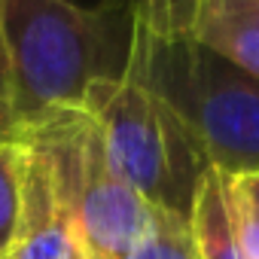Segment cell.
I'll return each instance as SVG.
<instances>
[{"instance_id": "obj_4", "label": "cell", "mask_w": 259, "mask_h": 259, "mask_svg": "<svg viewBox=\"0 0 259 259\" xmlns=\"http://www.w3.org/2000/svg\"><path fill=\"white\" fill-rule=\"evenodd\" d=\"M82 110L101 125L113 162L135 192L150 207L189 220L210 162L171 107L125 73V79L95 82Z\"/></svg>"}, {"instance_id": "obj_12", "label": "cell", "mask_w": 259, "mask_h": 259, "mask_svg": "<svg viewBox=\"0 0 259 259\" xmlns=\"http://www.w3.org/2000/svg\"><path fill=\"white\" fill-rule=\"evenodd\" d=\"M244 192H247V198L259 207V171H250V174H229Z\"/></svg>"}, {"instance_id": "obj_10", "label": "cell", "mask_w": 259, "mask_h": 259, "mask_svg": "<svg viewBox=\"0 0 259 259\" xmlns=\"http://www.w3.org/2000/svg\"><path fill=\"white\" fill-rule=\"evenodd\" d=\"M101 7L125 13L128 19H135V25L159 37H174L189 34L198 0H101Z\"/></svg>"}, {"instance_id": "obj_1", "label": "cell", "mask_w": 259, "mask_h": 259, "mask_svg": "<svg viewBox=\"0 0 259 259\" xmlns=\"http://www.w3.org/2000/svg\"><path fill=\"white\" fill-rule=\"evenodd\" d=\"M10 119L19 128L67 107H82L101 79H125L135 19L73 0H0Z\"/></svg>"}, {"instance_id": "obj_2", "label": "cell", "mask_w": 259, "mask_h": 259, "mask_svg": "<svg viewBox=\"0 0 259 259\" xmlns=\"http://www.w3.org/2000/svg\"><path fill=\"white\" fill-rule=\"evenodd\" d=\"M128 73L186 125L210 168L259 171V79L189 34L159 37L135 25Z\"/></svg>"}, {"instance_id": "obj_7", "label": "cell", "mask_w": 259, "mask_h": 259, "mask_svg": "<svg viewBox=\"0 0 259 259\" xmlns=\"http://www.w3.org/2000/svg\"><path fill=\"white\" fill-rule=\"evenodd\" d=\"M192 241L198 259H247L241 241L232 226L229 198H226V174L210 168L192 201Z\"/></svg>"}, {"instance_id": "obj_5", "label": "cell", "mask_w": 259, "mask_h": 259, "mask_svg": "<svg viewBox=\"0 0 259 259\" xmlns=\"http://www.w3.org/2000/svg\"><path fill=\"white\" fill-rule=\"evenodd\" d=\"M10 259H89L79 232L52 183V174L31 144L22 189V223Z\"/></svg>"}, {"instance_id": "obj_9", "label": "cell", "mask_w": 259, "mask_h": 259, "mask_svg": "<svg viewBox=\"0 0 259 259\" xmlns=\"http://www.w3.org/2000/svg\"><path fill=\"white\" fill-rule=\"evenodd\" d=\"M128 259H198L189 220L150 207L147 226L132 247Z\"/></svg>"}, {"instance_id": "obj_8", "label": "cell", "mask_w": 259, "mask_h": 259, "mask_svg": "<svg viewBox=\"0 0 259 259\" xmlns=\"http://www.w3.org/2000/svg\"><path fill=\"white\" fill-rule=\"evenodd\" d=\"M28 144L22 132L0 138V259L13 256L19 223H22V189H25Z\"/></svg>"}, {"instance_id": "obj_3", "label": "cell", "mask_w": 259, "mask_h": 259, "mask_svg": "<svg viewBox=\"0 0 259 259\" xmlns=\"http://www.w3.org/2000/svg\"><path fill=\"white\" fill-rule=\"evenodd\" d=\"M19 132L43 156L89 259L132 256L150 204L113 162L95 116L82 107H67Z\"/></svg>"}, {"instance_id": "obj_14", "label": "cell", "mask_w": 259, "mask_h": 259, "mask_svg": "<svg viewBox=\"0 0 259 259\" xmlns=\"http://www.w3.org/2000/svg\"><path fill=\"white\" fill-rule=\"evenodd\" d=\"M10 132H16V125H13V119H10L7 113H0V138H4V135H10Z\"/></svg>"}, {"instance_id": "obj_15", "label": "cell", "mask_w": 259, "mask_h": 259, "mask_svg": "<svg viewBox=\"0 0 259 259\" xmlns=\"http://www.w3.org/2000/svg\"><path fill=\"white\" fill-rule=\"evenodd\" d=\"M7 259H10V256H7Z\"/></svg>"}, {"instance_id": "obj_13", "label": "cell", "mask_w": 259, "mask_h": 259, "mask_svg": "<svg viewBox=\"0 0 259 259\" xmlns=\"http://www.w3.org/2000/svg\"><path fill=\"white\" fill-rule=\"evenodd\" d=\"M0 113L10 116V85H7V58H4V43H0Z\"/></svg>"}, {"instance_id": "obj_11", "label": "cell", "mask_w": 259, "mask_h": 259, "mask_svg": "<svg viewBox=\"0 0 259 259\" xmlns=\"http://www.w3.org/2000/svg\"><path fill=\"white\" fill-rule=\"evenodd\" d=\"M226 198H229V213L235 235L241 241V250L247 259H259V207L247 198V192L226 174Z\"/></svg>"}, {"instance_id": "obj_6", "label": "cell", "mask_w": 259, "mask_h": 259, "mask_svg": "<svg viewBox=\"0 0 259 259\" xmlns=\"http://www.w3.org/2000/svg\"><path fill=\"white\" fill-rule=\"evenodd\" d=\"M189 37L259 79V0H198Z\"/></svg>"}]
</instances>
